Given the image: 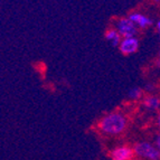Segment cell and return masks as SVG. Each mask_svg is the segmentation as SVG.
Returning a JSON list of instances; mask_svg holds the SVG:
<instances>
[{
    "label": "cell",
    "instance_id": "obj_13",
    "mask_svg": "<svg viewBox=\"0 0 160 160\" xmlns=\"http://www.w3.org/2000/svg\"><path fill=\"white\" fill-rule=\"evenodd\" d=\"M157 30H158V34H159V37H160V20L157 22Z\"/></svg>",
    "mask_w": 160,
    "mask_h": 160
},
{
    "label": "cell",
    "instance_id": "obj_3",
    "mask_svg": "<svg viewBox=\"0 0 160 160\" xmlns=\"http://www.w3.org/2000/svg\"><path fill=\"white\" fill-rule=\"evenodd\" d=\"M121 38H128V37H137L138 34V28L134 26V24L131 22L128 17H120L118 18L114 22L113 27Z\"/></svg>",
    "mask_w": 160,
    "mask_h": 160
},
{
    "label": "cell",
    "instance_id": "obj_2",
    "mask_svg": "<svg viewBox=\"0 0 160 160\" xmlns=\"http://www.w3.org/2000/svg\"><path fill=\"white\" fill-rule=\"evenodd\" d=\"M134 156L142 160H160V151L155 144L149 141H139L134 143Z\"/></svg>",
    "mask_w": 160,
    "mask_h": 160
},
{
    "label": "cell",
    "instance_id": "obj_11",
    "mask_svg": "<svg viewBox=\"0 0 160 160\" xmlns=\"http://www.w3.org/2000/svg\"><path fill=\"white\" fill-rule=\"evenodd\" d=\"M153 144H155L156 147H157V149L160 151V132L156 136L155 138V141H153Z\"/></svg>",
    "mask_w": 160,
    "mask_h": 160
},
{
    "label": "cell",
    "instance_id": "obj_7",
    "mask_svg": "<svg viewBox=\"0 0 160 160\" xmlns=\"http://www.w3.org/2000/svg\"><path fill=\"white\" fill-rule=\"evenodd\" d=\"M141 105L148 112H156L160 110V96L156 94H148L142 99Z\"/></svg>",
    "mask_w": 160,
    "mask_h": 160
},
{
    "label": "cell",
    "instance_id": "obj_4",
    "mask_svg": "<svg viewBox=\"0 0 160 160\" xmlns=\"http://www.w3.org/2000/svg\"><path fill=\"white\" fill-rule=\"evenodd\" d=\"M127 17L133 22L134 26L138 29H146V28L151 27L152 24H153V20L149 16H147V15H144L142 12H139V11H132Z\"/></svg>",
    "mask_w": 160,
    "mask_h": 160
},
{
    "label": "cell",
    "instance_id": "obj_9",
    "mask_svg": "<svg viewBox=\"0 0 160 160\" xmlns=\"http://www.w3.org/2000/svg\"><path fill=\"white\" fill-rule=\"evenodd\" d=\"M143 90L140 86H134V88H131L128 91L127 94V98L131 101H138V100L143 99Z\"/></svg>",
    "mask_w": 160,
    "mask_h": 160
},
{
    "label": "cell",
    "instance_id": "obj_12",
    "mask_svg": "<svg viewBox=\"0 0 160 160\" xmlns=\"http://www.w3.org/2000/svg\"><path fill=\"white\" fill-rule=\"evenodd\" d=\"M157 126H158V128L160 129V110H159V112H158V115H157Z\"/></svg>",
    "mask_w": 160,
    "mask_h": 160
},
{
    "label": "cell",
    "instance_id": "obj_10",
    "mask_svg": "<svg viewBox=\"0 0 160 160\" xmlns=\"http://www.w3.org/2000/svg\"><path fill=\"white\" fill-rule=\"evenodd\" d=\"M142 90H143V92H147L148 94H155L156 90H157V85L153 82H148L143 85Z\"/></svg>",
    "mask_w": 160,
    "mask_h": 160
},
{
    "label": "cell",
    "instance_id": "obj_8",
    "mask_svg": "<svg viewBox=\"0 0 160 160\" xmlns=\"http://www.w3.org/2000/svg\"><path fill=\"white\" fill-rule=\"evenodd\" d=\"M104 37L107 39V42L110 44L111 46L113 47H119L120 45V42H121V36L119 35V32L114 29V28H109V29L105 32V35H104Z\"/></svg>",
    "mask_w": 160,
    "mask_h": 160
},
{
    "label": "cell",
    "instance_id": "obj_14",
    "mask_svg": "<svg viewBox=\"0 0 160 160\" xmlns=\"http://www.w3.org/2000/svg\"><path fill=\"white\" fill-rule=\"evenodd\" d=\"M156 66L157 67H160V58L158 57V59L156 61Z\"/></svg>",
    "mask_w": 160,
    "mask_h": 160
},
{
    "label": "cell",
    "instance_id": "obj_5",
    "mask_svg": "<svg viewBox=\"0 0 160 160\" xmlns=\"http://www.w3.org/2000/svg\"><path fill=\"white\" fill-rule=\"evenodd\" d=\"M133 156V148L130 146H126V144L113 148L110 153L111 160H132Z\"/></svg>",
    "mask_w": 160,
    "mask_h": 160
},
{
    "label": "cell",
    "instance_id": "obj_6",
    "mask_svg": "<svg viewBox=\"0 0 160 160\" xmlns=\"http://www.w3.org/2000/svg\"><path fill=\"white\" fill-rule=\"evenodd\" d=\"M140 46V42L137 37L122 38L119 45V49L123 55H132L137 53Z\"/></svg>",
    "mask_w": 160,
    "mask_h": 160
},
{
    "label": "cell",
    "instance_id": "obj_1",
    "mask_svg": "<svg viewBox=\"0 0 160 160\" xmlns=\"http://www.w3.org/2000/svg\"><path fill=\"white\" fill-rule=\"evenodd\" d=\"M99 130L101 133L109 137H117L122 134L128 127V119L121 112H111L104 115L99 121Z\"/></svg>",
    "mask_w": 160,
    "mask_h": 160
}]
</instances>
